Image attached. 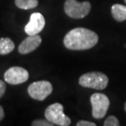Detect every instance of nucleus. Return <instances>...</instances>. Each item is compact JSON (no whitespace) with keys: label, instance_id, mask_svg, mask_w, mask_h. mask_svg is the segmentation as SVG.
<instances>
[{"label":"nucleus","instance_id":"8","mask_svg":"<svg viewBox=\"0 0 126 126\" xmlns=\"http://www.w3.org/2000/svg\"><path fill=\"white\" fill-rule=\"evenodd\" d=\"M45 26V19L39 12L31 14L30 21L25 27V31L28 35H35L40 33Z\"/></svg>","mask_w":126,"mask_h":126},{"label":"nucleus","instance_id":"19","mask_svg":"<svg viewBox=\"0 0 126 126\" xmlns=\"http://www.w3.org/2000/svg\"><path fill=\"white\" fill-rule=\"evenodd\" d=\"M125 47H126V44H125Z\"/></svg>","mask_w":126,"mask_h":126},{"label":"nucleus","instance_id":"16","mask_svg":"<svg viewBox=\"0 0 126 126\" xmlns=\"http://www.w3.org/2000/svg\"><path fill=\"white\" fill-rule=\"evenodd\" d=\"M5 91H6V84L3 81L0 80V98H1L3 94H5Z\"/></svg>","mask_w":126,"mask_h":126},{"label":"nucleus","instance_id":"1","mask_svg":"<svg viewBox=\"0 0 126 126\" xmlns=\"http://www.w3.org/2000/svg\"><path fill=\"white\" fill-rule=\"evenodd\" d=\"M98 42V35L89 29L78 27L65 34L63 44L70 50H87L94 47Z\"/></svg>","mask_w":126,"mask_h":126},{"label":"nucleus","instance_id":"13","mask_svg":"<svg viewBox=\"0 0 126 126\" xmlns=\"http://www.w3.org/2000/svg\"><path fill=\"white\" fill-rule=\"evenodd\" d=\"M104 126H119L120 122L118 119L114 115H110L107 118L104 122Z\"/></svg>","mask_w":126,"mask_h":126},{"label":"nucleus","instance_id":"12","mask_svg":"<svg viewBox=\"0 0 126 126\" xmlns=\"http://www.w3.org/2000/svg\"><path fill=\"white\" fill-rule=\"evenodd\" d=\"M38 0H15V4L17 7L23 10L35 8L38 6Z\"/></svg>","mask_w":126,"mask_h":126},{"label":"nucleus","instance_id":"14","mask_svg":"<svg viewBox=\"0 0 126 126\" xmlns=\"http://www.w3.org/2000/svg\"><path fill=\"white\" fill-rule=\"evenodd\" d=\"M33 126H52L54 124H52L47 120H35L31 124Z\"/></svg>","mask_w":126,"mask_h":126},{"label":"nucleus","instance_id":"15","mask_svg":"<svg viewBox=\"0 0 126 126\" xmlns=\"http://www.w3.org/2000/svg\"><path fill=\"white\" fill-rule=\"evenodd\" d=\"M77 126H96V124L94 122L87 121V120H80L76 124Z\"/></svg>","mask_w":126,"mask_h":126},{"label":"nucleus","instance_id":"18","mask_svg":"<svg viewBox=\"0 0 126 126\" xmlns=\"http://www.w3.org/2000/svg\"><path fill=\"white\" fill-rule=\"evenodd\" d=\"M125 111H126V102L125 103Z\"/></svg>","mask_w":126,"mask_h":126},{"label":"nucleus","instance_id":"17","mask_svg":"<svg viewBox=\"0 0 126 126\" xmlns=\"http://www.w3.org/2000/svg\"><path fill=\"white\" fill-rule=\"evenodd\" d=\"M4 117V111H3V108L0 106V121L3 119Z\"/></svg>","mask_w":126,"mask_h":126},{"label":"nucleus","instance_id":"7","mask_svg":"<svg viewBox=\"0 0 126 126\" xmlns=\"http://www.w3.org/2000/svg\"><path fill=\"white\" fill-rule=\"evenodd\" d=\"M29 79L28 71L22 67L13 66L9 68L4 74V79L7 84H20L26 82Z\"/></svg>","mask_w":126,"mask_h":126},{"label":"nucleus","instance_id":"20","mask_svg":"<svg viewBox=\"0 0 126 126\" xmlns=\"http://www.w3.org/2000/svg\"><path fill=\"white\" fill-rule=\"evenodd\" d=\"M125 2H126V0H125Z\"/></svg>","mask_w":126,"mask_h":126},{"label":"nucleus","instance_id":"5","mask_svg":"<svg viewBox=\"0 0 126 126\" xmlns=\"http://www.w3.org/2000/svg\"><path fill=\"white\" fill-rule=\"evenodd\" d=\"M92 115L95 119H102L106 115L110 106V101L107 96L100 93H95L91 97Z\"/></svg>","mask_w":126,"mask_h":126},{"label":"nucleus","instance_id":"6","mask_svg":"<svg viewBox=\"0 0 126 126\" xmlns=\"http://www.w3.org/2000/svg\"><path fill=\"white\" fill-rule=\"evenodd\" d=\"M52 92V86L48 81L34 82L28 87V94L32 98L38 101H44Z\"/></svg>","mask_w":126,"mask_h":126},{"label":"nucleus","instance_id":"2","mask_svg":"<svg viewBox=\"0 0 126 126\" xmlns=\"http://www.w3.org/2000/svg\"><path fill=\"white\" fill-rule=\"evenodd\" d=\"M79 83L82 87L102 90L108 85V77L99 71L89 72L81 75Z\"/></svg>","mask_w":126,"mask_h":126},{"label":"nucleus","instance_id":"9","mask_svg":"<svg viewBox=\"0 0 126 126\" xmlns=\"http://www.w3.org/2000/svg\"><path fill=\"white\" fill-rule=\"evenodd\" d=\"M42 39L39 35H29L26 39L21 42L19 45L18 51L21 54H27L34 51L41 44Z\"/></svg>","mask_w":126,"mask_h":126},{"label":"nucleus","instance_id":"11","mask_svg":"<svg viewBox=\"0 0 126 126\" xmlns=\"http://www.w3.org/2000/svg\"><path fill=\"white\" fill-rule=\"evenodd\" d=\"M15 44L9 38L0 39V55H7L13 51Z\"/></svg>","mask_w":126,"mask_h":126},{"label":"nucleus","instance_id":"3","mask_svg":"<svg viewBox=\"0 0 126 126\" xmlns=\"http://www.w3.org/2000/svg\"><path fill=\"white\" fill-rule=\"evenodd\" d=\"M65 14L70 18L82 19L89 15L91 3L88 1L78 2L76 0H65L64 4Z\"/></svg>","mask_w":126,"mask_h":126},{"label":"nucleus","instance_id":"4","mask_svg":"<svg viewBox=\"0 0 126 126\" xmlns=\"http://www.w3.org/2000/svg\"><path fill=\"white\" fill-rule=\"evenodd\" d=\"M45 118L52 124L59 126H68L70 125L71 120L63 111V106L61 103H53L48 106L44 113Z\"/></svg>","mask_w":126,"mask_h":126},{"label":"nucleus","instance_id":"10","mask_svg":"<svg viewBox=\"0 0 126 126\" xmlns=\"http://www.w3.org/2000/svg\"><path fill=\"white\" fill-rule=\"evenodd\" d=\"M111 14L115 21L121 22L126 20V6L122 4H114L111 7Z\"/></svg>","mask_w":126,"mask_h":126}]
</instances>
